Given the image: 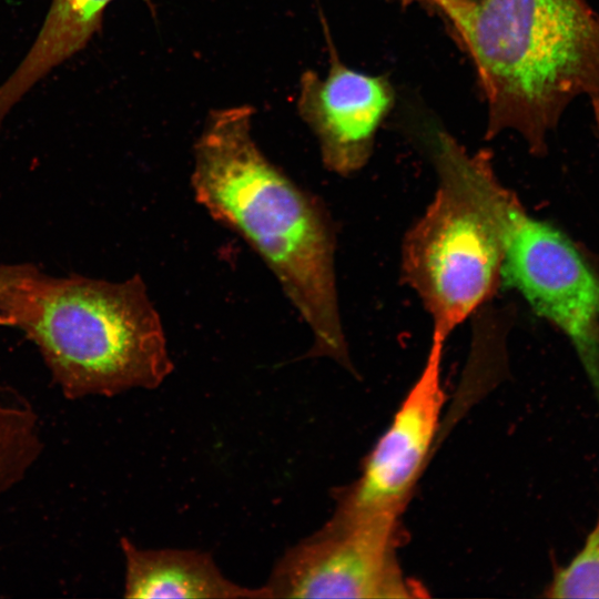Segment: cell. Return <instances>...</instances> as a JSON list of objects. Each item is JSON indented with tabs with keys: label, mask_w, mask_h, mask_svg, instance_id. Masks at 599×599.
<instances>
[{
	"label": "cell",
	"mask_w": 599,
	"mask_h": 599,
	"mask_svg": "<svg viewBox=\"0 0 599 599\" xmlns=\"http://www.w3.org/2000/svg\"><path fill=\"white\" fill-rule=\"evenodd\" d=\"M247 105L213 111L194 148L195 200L264 260L313 334L309 356L352 369L342 327L334 236L317 200L260 150Z\"/></svg>",
	"instance_id": "1"
},
{
	"label": "cell",
	"mask_w": 599,
	"mask_h": 599,
	"mask_svg": "<svg viewBox=\"0 0 599 599\" xmlns=\"http://www.w3.org/2000/svg\"><path fill=\"white\" fill-rule=\"evenodd\" d=\"M488 104L487 133L541 155L579 98L599 103V17L587 0H475L457 32Z\"/></svg>",
	"instance_id": "2"
},
{
	"label": "cell",
	"mask_w": 599,
	"mask_h": 599,
	"mask_svg": "<svg viewBox=\"0 0 599 599\" xmlns=\"http://www.w3.org/2000/svg\"><path fill=\"white\" fill-rule=\"evenodd\" d=\"M19 328L70 400L153 389L174 369L160 315L138 274L119 283L43 275Z\"/></svg>",
	"instance_id": "3"
},
{
	"label": "cell",
	"mask_w": 599,
	"mask_h": 599,
	"mask_svg": "<svg viewBox=\"0 0 599 599\" xmlns=\"http://www.w3.org/2000/svg\"><path fill=\"white\" fill-rule=\"evenodd\" d=\"M465 177L497 229L501 283L568 337L599 383V278L562 232L531 216L498 181L488 155L470 160Z\"/></svg>",
	"instance_id": "4"
},
{
	"label": "cell",
	"mask_w": 599,
	"mask_h": 599,
	"mask_svg": "<svg viewBox=\"0 0 599 599\" xmlns=\"http://www.w3.org/2000/svg\"><path fill=\"white\" fill-rule=\"evenodd\" d=\"M439 184L403 245V273L432 317L429 351L444 353L454 329L501 283L496 226L458 173L433 156Z\"/></svg>",
	"instance_id": "5"
},
{
	"label": "cell",
	"mask_w": 599,
	"mask_h": 599,
	"mask_svg": "<svg viewBox=\"0 0 599 599\" xmlns=\"http://www.w3.org/2000/svg\"><path fill=\"white\" fill-rule=\"evenodd\" d=\"M399 520L334 516L290 548L266 585L272 598H412L397 558Z\"/></svg>",
	"instance_id": "6"
},
{
	"label": "cell",
	"mask_w": 599,
	"mask_h": 599,
	"mask_svg": "<svg viewBox=\"0 0 599 599\" xmlns=\"http://www.w3.org/2000/svg\"><path fill=\"white\" fill-rule=\"evenodd\" d=\"M441 362L443 356L427 355L419 377L365 459L361 476L338 493L336 511L400 519L440 432Z\"/></svg>",
	"instance_id": "7"
},
{
	"label": "cell",
	"mask_w": 599,
	"mask_h": 599,
	"mask_svg": "<svg viewBox=\"0 0 599 599\" xmlns=\"http://www.w3.org/2000/svg\"><path fill=\"white\" fill-rule=\"evenodd\" d=\"M297 102L302 119L317 138L326 167L348 175L370 156L393 92L383 77L334 60L324 77L313 71L303 73Z\"/></svg>",
	"instance_id": "8"
},
{
	"label": "cell",
	"mask_w": 599,
	"mask_h": 599,
	"mask_svg": "<svg viewBox=\"0 0 599 599\" xmlns=\"http://www.w3.org/2000/svg\"><path fill=\"white\" fill-rule=\"evenodd\" d=\"M120 548L125 598H272L265 586L247 588L227 579L206 552L142 549L126 537Z\"/></svg>",
	"instance_id": "9"
},
{
	"label": "cell",
	"mask_w": 599,
	"mask_h": 599,
	"mask_svg": "<svg viewBox=\"0 0 599 599\" xmlns=\"http://www.w3.org/2000/svg\"><path fill=\"white\" fill-rule=\"evenodd\" d=\"M111 1H51L29 51L0 84V128L10 111L39 81L87 47L100 30L104 9Z\"/></svg>",
	"instance_id": "10"
},
{
	"label": "cell",
	"mask_w": 599,
	"mask_h": 599,
	"mask_svg": "<svg viewBox=\"0 0 599 599\" xmlns=\"http://www.w3.org/2000/svg\"><path fill=\"white\" fill-rule=\"evenodd\" d=\"M43 449L32 404L16 389L0 386V495L26 478Z\"/></svg>",
	"instance_id": "11"
},
{
	"label": "cell",
	"mask_w": 599,
	"mask_h": 599,
	"mask_svg": "<svg viewBox=\"0 0 599 599\" xmlns=\"http://www.w3.org/2000/svg\"><path fill=\"white\" fill-rule=\"evenodd\" d=\"M548 598H599V512L585 545L560 568L546 589Z\"/></svg>",
	"instance_id": "12"
},
{
	"label": "cell",
	"mask_w": 599,
	"mask_h": 599,
	"mask_svg": "<svg viewBox=\"0 0 599 599\" xmlns=\"http://www.w3.org/2000/svg\"><path fill=\"white\" fill-rule=\"evenodd\" d=\"M42 276L30 264L0 265V325L20 326Z\"/></svg>",
	"instance_id": "13"
},
{
	"label": "cell",
	"mask_w": 599,
	"mask_h": 599,
	"mask_svg": "<svg viewBox=\"0 0 599 599\" xmlns=\"http://www.w3.org/2000/svg\"><path fill=\"white\" fill-rule=\"evenodd\" d=\"M446 16L456 32L461 28L473 7V0H432Z\"/></svg>",
	"instance_id": "14"
},
{
	"label": "cell",
	"mask_w": 599,
	"mask_h": 599,
	"mask_svg": "<svg viewBox=\"0 0 599 599\" xmlns=\"http://www.w3.org/2000/svg\"><path fill=\"white\" fill-rule=\"evenodd\" d=\"M473 1H475V0H473Z\"/></svg>",
	"instance_id": "15"
}]
</instances>
